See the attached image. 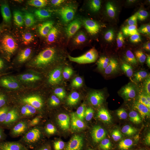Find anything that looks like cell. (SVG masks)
I'll return each instance as SVG.
<instances>
[{"instance_id":"6da1fadb","label":"cell","mask_w":150,"mask_h":150,"mask_svg":"<svg viewBox=\"0 0 150 150\" xmlns=\"http://www.w3.org/2000/svg\"><path fill=\"white\" fill-rule=\"evenodd\" d=\"M4 64L22 123L37 137L59 135L69 113V85L55 38L42 18L27 15L7 25Z\"/></svg>"},{"instance_id":"7a4b0ae2","label":"cell","mask_w":150,"mask_h":150,"mask_svg":"<svg viewBox=\"0 0 150 150\" xmlns=\"http://www.w3.org/2000/svg\"><path fill=\"white\" fill-rule=\"evenodd\" d=\"M83 127L97 150H140L145 144L142 95L122 67L88 62L79 72Z\"/></svg>"},{"instance_id":"3957f363","label":"cell","mask_w":150,"mask_h":150,"mask_svg":"<svg viewBox=\"0 0 150 150\" xmlns=\"http://www.w3.org/2000/svg\"><path fill=\"white\" fill-rule=\"evenodd\" d=\"M142 107H144V130H145V142L150 149V77L145 85L144 95H142Z\"/></svg>"}]
</instances>
